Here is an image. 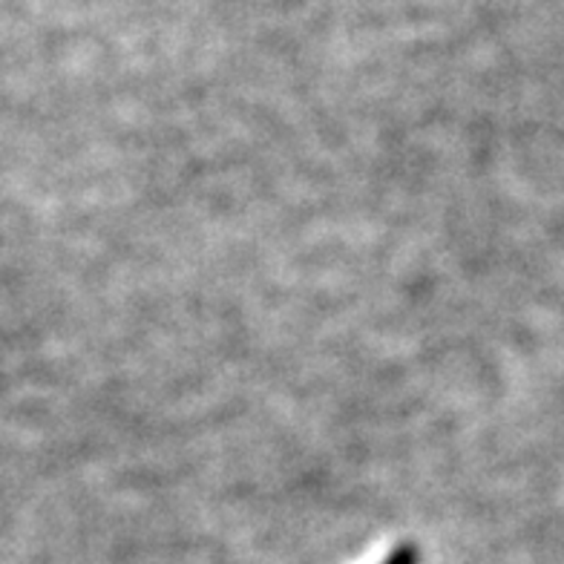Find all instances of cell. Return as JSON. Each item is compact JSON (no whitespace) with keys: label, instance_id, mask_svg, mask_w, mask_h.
Segmentation results:
<instances>
[{"label":"cell","instance_id":"cell-1","mask_svg":"<svg viewBox=\"0 0 564 564\" xmlns=\"http://www.w3.org/2000/svg\"><path fill=\"white\" fill-rule=\"evenodd\" d=\"M383 564H421V553L415 544H398Z\"/></svg>","mask_w":564,"mask_h":564}]
</instances>
